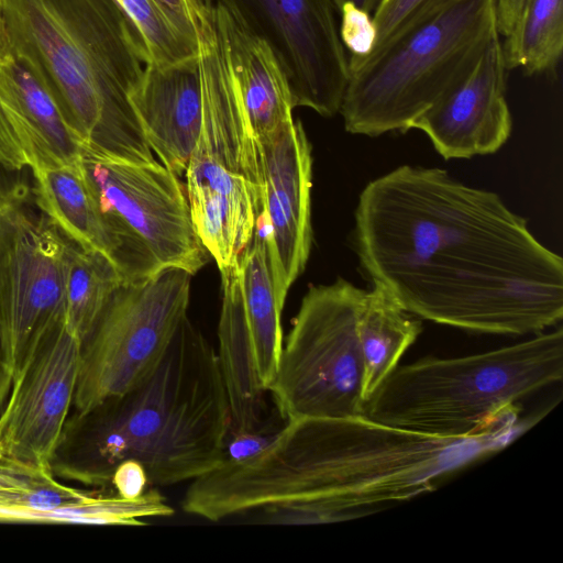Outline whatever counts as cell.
<instances>
[{"instance_id": "cell-1", "label": "cell", "mask_w": 563, "mask_h": 563, "mask_svg": "<svg viewBox=\"0 0 563 563\" xmlns=\"http://www.w3.org/2000/svg\"><path fill=\"white\" fill-rule=\"evenodd\" d=\"M360 262L407 312L459 329L538 334L563 317V261L489 190L402 165L355 210Z\"/></svg>"}, {"instance_id": "cell-2", "label": "cell", "mask_w": 563, "mask_h": 563, "mask_svg": "<svg viewBox=\"0 0 563 563\" xmlns=\"http://www.w3.org/2000/svg\"><path fill=\"white\" fill-rule=\"evenodd\" d=\"M523 429L518 410L465 438L418 433L364 416L288 420L257 455L191 481L183 504L211 521L266 506L269 523L353 519L434 490L442 477L500 451Z\"/></svg>"}, {"instance_id": "cell-3", "label": "cell", "mask_w": 563, "mask_h": 563, "mask_svg": "<svg viewBox=\"0 0 563 563\" xmlns=\"http://www.w3.org/2000/svg\"><path fill=\"white\" fill-rule=\"evenodd\" d=\"M66 422L53 473L110 484L117 465L140 462L150 487L194 481L220 465L230 428L218 356L185 319L155 371L132 389Z\"/></svg>"}, {"instance_id": "cell-4", "label": "cell", "mask_w": 563, "mask_h": 563, "mask_svg": "<svg viewBox=\"0 0 563 563\" xmlns=\"http://www.w3.org/2000/svg\"><path fill=\"white\" fill-rule=\"evenodd\" d=\"M11 54L44 84L88 147L155 162L129 100L151 58L114 0H3Z\"/></svg>"}, {"instance_id": "cell-5", "label": "cell", "mask_w": 563, "mask_h": 563, "mask_svg": "<svg viewBox=\"0 0 563 563\" xmlns=\"http://www.w3.org/2000/svg\"><path fill=\"white\" fill-rule=\"evenodd\" d=\"M563 378L559 328L468 356L396 366L364 404V417L418 433L465 438L489 430L520 399Z\"/></svg>"}, {"instance_id": "cell-6", "label": "cell", "mask_w": 563, "mask_h": 563, "mask_svg": "<svg viewBox=\"0 0 563 563\" xmlns=\"http://www.w3.org/2000/svg\"><path fill=\"white\" fill-rule=\"evenodd\" d=\"M202 122L186 194L197 234L219 271L238 264L264 211L262 147L247 120L213 1L195 16Z\"/></svg>"}, {"instance_id": "cell-7", "label": "cell", "mask_w": 563, "mask_h": 563, "mask_svg": "<svg viewBox=\"0 0 563 563\" xmlns=\"http://www.w3.org/2000/svg\"><path fill=\"white\" fill-rule=\"evenodd\" d=\"M499 34L496 0H455L377 52L349 59L346 131L405 132L449 95Z\"/></svg>"}, {"instance_id": "cell-8", "label": "cell", "mask_w": 563, "mask_h": 563, "mask_svg": "<svg viewBox=\"0 0 563 563\" xmlns=\"http://www.w3.org/2000/svg\"><path fill=\"white\" fill-rule=\"evenodd\" d=\"M363 292L339 278L310 286L303 296L268 386L285 421L364 416V362L356 328Z\"/></svg>"}, {"instance_id": "cell-9", "label": "cell", "mask_w": 563, "mask_h": 563, "mask_svg": "<svg viewBox=\"0 0 563 563\" xmlns=\"http://www.w3.org/2000/svg\"><path fill=\"white\" fill-rule=\"evenodd\" d=\"M192 275L166 267L113 292L81 341L74 417L146 379L187 317Z\"/></svg>"}, {"instance_id": "cell-10", "label": "cell", "mask_w": 563, "mask_h": 563, "mask_svg": "<svg viewBox=\"0 0 563 563\" xmlns=\"http://www.w3.org/2000/svg\"><path fill=\"white\" fill-rule=\"evenodd\" d=\"M69 249L43 214L20 212L0 275V411L16 373L64 321Z\"/></svg>"}, {"instance_id": "cell-11", "label": "cell", "mask_w": 563, "mask_h": 563, "mask_svg": "<svg viewBox=\"0 0 563 563\" xmlns=\"http://www.w3.org/2000/svg\"><path fill=\"white\" fill-rule=\"evenodd\" d=\"M82 159L106 211L161 268L194 276L207 264L179 176L156 161L128 162L88 146Z\"/></svg>"}, {"instance_id": "cell-12", "label": "cell", "mask_w": 563, "mask_h": 563, "mask_svg": "<svg viewBox=\"0 0 563 563\" xmlns=\"http://www.w3.org/2000/svg\"><path fill=\"white\" fill-rule=\"evenodd\" d=\"M265 41L289 84L294 107L338 113L349 79L332 0H222Z\"/></svg>"}, {"instance_id": "cell-13", "label": "cell", "mask_w": 563, "mask_h": 563, "mask_svg": "<svg viewBox=\"0 0 563 563\" xmlns=\"http://www.w3.org/2000/svg\"><path fill=\"white\" fill-rule=\"evenodd\" d=\"M81 340L63 321L25 361L0 411V455L52 470L73 406Z\"/></svg>"}, {"instance_id": "cell-14", "label": "cell", "mask_w": 563, "mask_h": 563, "mask_svg": "<svg viewBox=\"0 0 563 563\" xmlns=\"http://www.w3.org/2000/svg\"><path fill=\"white\" fill-rule=\"evenodd\" d=\"M261 144L265 181L264 213L278 296L285 302L305 269L312 240L311 145L302 124L292 120Z\"/></svg>"}, {"instance_id": "cell-15", "label": "cell", "mask_w": 563, "mask_h": 563, "mask_svg": "<svg viewBox=\"0 0 563 563\" xmlns=\"http://www.w3.org/2000/svg\"><path fill=\"white\" fill-rule=\"evenodd\" d=\"M499 36L489 41L466 77L412 124L446 159L495 153L510 136L512 119Z\"/></svg>"}, {"instance_id": "cell-16", "label": "cell", "mask_w": 563, "mask_h": 563, "mask_svg": "<svg viewBox=\"0 0 563 563\" xmlns=\"http://www.w3.org/2000/svg\"><path fill=\"white\" fill-rule=\"evenodd\" d=\"M30 170L37 208L69 242L109 257L126 282L163 269L106 211L84 159L38 162Z\"/></svg>"}, {"instance_id": "cell-17", "label": "cell", "mask_w": 563, "mask_h": 563, "mask_svg": "<svg viewBox=\"0 0 563 563\" xmlns=\"http://www.w3.org/2000/svg\"><path fill=\"white\" fill-rule=\"evenodd\" d=\"M129 100L159 163L184 174L202 122L198 52L172 65L147 63Z\"/></svg>"}, {"instance_id": "cell-18", "label": "cell", "mask_w": 563, "mask_h": 563, "mask_svg": "<svg viewBox=\"0 0 563 563\" xmlns=\"http://www.w3.org/2000/svg\"><path fill=\"white\" fill-rule=\"evenodd\" d=\"M241 100L260 143L292 120V97L286 75L268 44L250 30L222 0H213Z\"/></svg>"}, {"instance_id": "cell-19", "label": "cell", "mask_w": 563, "mask_h": 563, "mask_svg": "<svg viewBox=\"0 0 563 563\" xmlns=\"http://www.w3.org/2000/svg\"><path fill=\"white\" fill-rule=\"evenodd\" d=\"M238 264L220 271L223 296L217 356L229 402L228 434L255 431L268 424L264 422L265 394L268 391L260 380L254 362L243 314Z\"/></svg>"}, {"instance_id": "cell-20", "label": "cell", "mask_w": 563, "mask_h": 563, "mask_svg": "<svg viewBox=\"0 0 563 563\" xmlns=\"http://www.w3.org/2000/svg\"><path fill=\"white\" fill-rule=\"evenodd\" d=\"M268 236L269 225L261 213L238 264L244 320L257 375L267 391L284 344L280 316L285 303L276 288Z\"/></svg>"}, {"instance_id": "cell-21", "label": "cell", "mask_w": 563, "mask_h": 563, "mask_svg": "<svg viewBox=\"0 0 563 563\" xmlns=\"http://www.w3.org/2000/svg\"><path fill=\"white\" fill-rule=\"evenodd\" d=\"M356 328L364 362L363 397L366 401L398 366L402 354L421 333L422 324L386 290L373 285L363 292Z\"/></svg>"}, {"instance_id": "cell-22", "label": "cell", "mask_w": 563, "mask_h": 563, "mask_svg": "<svg viewBox=\"0 0 563 563\" xmlns=\"http://www.w3.org/2000/svg\"><path fill=\"white\" fill-rule=\"evenodd\" d=\"M36 137V159L70 163L82 159L88 146L44 84L19 58L0 63ZM33 164V165H34Z\"/></svg>"}, {"instance_id": "cell-23", "label": "cell", "mask_w": 563, "mask_h": 563, "mask_svg": "<svg viewBox=\"0 0 563 563\" xmlns=\"http://www.w3.org/2000/svg\"><path fill=\"white\" fill-rule=\"evenodd\" d=\"M124 282L122 271L109 257L70 242L65 279L66 327L82 341Z\"/></svg>"}, {"instance_id": "cell-24", "label": "cell", "mask_w": 563, "mask_h": 563, "mask_svg": "<svg viewBox=\"0 0 563 563\" xmlns=\"http://www.w3.org/2000/svg\"><path fill=\"white\" fill-rule=\"evenodd\" d=\"M501 44L507 70L527 75L555 68L563 49V0H525Z\"/></svg>"}, {"instance_id": "cell-25", "label": "cell", "mask_w": 563, "mask_h": 563, "mask_svg": "<svg viewBox=\"0 0 563 563\" xmlns=\"http://www.w3.org/2000/svg\"><path fill=\"white\" fill-rule=\"evenodd\" d=\"M140 33L151 63L172 65L197 56V37L156 0H114Z\"/></svg>"}, {"instance_id": "cell-26", "label": "cell", "mask_w": 563, "mask_h": 563, "mask_svg": "<svg viewBox=\"0 0 563 563\" xmlns=\"http://www.w3.org/2000/svg\"><path fill=\"white\" fill-rule=\"evenodd\" d=\"M36 139L13 87L0 66V167L10 173L30 169Z\"/></svg>"}, {"instance_id": "cell-27", "label": "cell", "mask_w": 563, "mask_h": 563, "mask_svg": "<svg viewBox=\"0 0 563 563\" xmlns=\"http://www.w3.org/2000/svg\"><path fill=\"white\" fill-rule=\"evenodd\" d=\"M455 0H380L374 10L377 52ZM369 53V54H371Z\"/></svg>"}, {"instance_id": "cell-28", "label": "cell", "mask_w": 563, "mask_h": 563, "mask_svg": "<svg viewBox=\"0 0 563 563\" xmlns=\"http://www.w3.org/2000/svg\"><path fill=\"white\" fill-rule=\"evenodd\" d=\"M18 174L0 167V275L16 218L29 207L30 188Z\"/></svg>"}, {"instance_id": "cell-29", "label": "cell", "mask_w": 563, "mask_h": 563, "mask_svg": "<svg viewBox=\"0 0 563 563\" xmlns=\"http://www.w3.org/2000/svg\"><path fill=\"white\" fill-rule=\"evenodd\" d=\"M341 15L339 34L343 46L351 56L363 57L373 49L376 31L369 12L354 5L344 3L338 11Z\"/></svg>"}, {"instance_id": "cell-30", "label": "cell", "mask_w": 563, "mask_h": 563, "mask_svg": "<svg viewBox=\"0 0 563 563\" xmlns=\"http://www.w3.org/2000/svg\"><path fill=\"white\" fill-rule=\"evenodd\" d=\"M280 428L267 424L255 431L228 434L220 465L240 463L257 455L275 440Z\"/></svg>"}, {"instance_id": "cell-31", "label": "cell", "mask_w": 563, "mask_h": 563, "mask_svg": "<svg viewBox=\"0 0 563 563\" xmlns=\"http://www.w3.org/2000/svg\"><path fill=\"white\" fill-rule=\"evenodd\" d=\"M110 484L117 495L125 499L137 498L150 487L144 466L135 460L119 463L112 473Z\"/></svg>"}, {"instance_id": "cell-32", "label": "cell", "mask_w": 563, "mask_h": 563, "mask_svg": "<svg viewBox=\"0 0 563 563\" xmlns=\"http://www.w3.org/2000/svg\"><path fill=\"white\" fill-rule=\"evenodd\" d=\"M188 33L196 36L194 20L201 0H156Z\"/></svg>"}, {"instance_id": "cell-33", "label": "cell", "mask_w": 563, "mask_h": 563, "mask_svg": "<svg viewBox=\"0 0 563 563\" xmlns=\"http://www.w3.org/2000/svg\"><path fill=\"white\" fill-rule=\"evenodd\" d=\"M525 0H496V23L499 35L506 36L512 29Z\"/></svg>"}, {"instance_id": "cell-34", "label": "cell", "mask_w": 563, "mask_h": 563, "mask_svg": "<svg viewBox=\"0 0 563 563\" xmlns=\"http://www.w3.org/2000/svg\"><path fill=\"white\" fill-rule=\"evenodd\" d=\"M11 44L9 34L7 31V25L4 21V16L2 13V8L0 5V63L4 62L11 56Z\"/></svg>"}, {"instance_id": "cell-35", "label": "cell", "mask_w": 563, "mask_h": 563, "mask_svg": "<svg viewBox=\"0 0 563 563\" xmlns=\"http://www.w3.org/2000/svg\"><path fill=\"white\" fill-rule=\"evenodd\" d=\"M332 2L338 11L344 3L351 2L354 5L371 13L379 4L380 0H332Z\"/></svg>"}, {"instance_id": "cell-36", "label": "cell", "mask_w": 563, "mask_h": 563, "mask_svg": "<svg viewBox=\"0 0 563 563\" xmlns=\"http://www.w3.org/2000/svg\"><path fill=\"white\" fill-rule=\"evenodd\" d=\"M2 1H3V0H0V5H2Z\"/></svg>"}, {"instance_id": "cell-37", "label": "cell", "mask_w": 563, "mask_h": 563, "mask_svg": "<svg viewBox=\"0 0 563 563\" xmlns=\"http://www.w3.org/2000/svg\"><path fill=\"white\" fill-rule=\"evenodd\" d=\"M203 1H212V0H203Z\"/></svg>"}]
</instances>
